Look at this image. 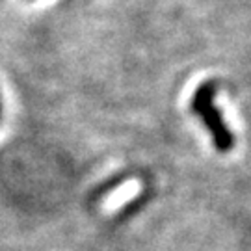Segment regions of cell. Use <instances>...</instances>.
I'll return each instance as SVG.
<instances>
[{"mask_svg":"<svg viewBox=\"0 0 251 251\" xmlns=\"http://www.w3.org/2000/svg\"><path fill=\"white\" fill-rule=\"evenodd\" d=\"M218 84L212 80L203 82L192 97V112L201 117L203 125L212 136V144L220 152H227L234 147V136L225 125L224 117L216 106Z\"/></svg>","mask_w":251,"mask_h":251,"instance_id":"6da1fadb","label":"cell"}]
</instances>
